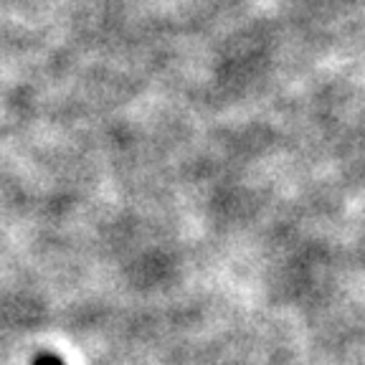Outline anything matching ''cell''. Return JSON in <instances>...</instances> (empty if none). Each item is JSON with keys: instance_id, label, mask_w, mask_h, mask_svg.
Returning a JSON list of instances; mask_svg holds the SVG:
<instances>
[{"instance_id": "obj_1", "label": "cell", "mask_w": 365, "mask_h": 365, "mask_svg": "<svg viewBox=\"0 0 365 365\" xmlns=\"http://www.w3.org/2000/svg\"><path fill=\"white\" fill-rule=\"evenodd\" d=\"M34 365H63V360H58L56 355H38V358L34 360Z\"/></svg>"}]
</instances>
